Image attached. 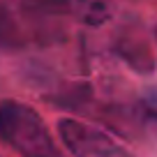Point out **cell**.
Listing matches in <instances>:
<instances>
[{"label":"cell","mask_w":157,"mask_h":157,"mask_svg":"<svg viewBox=\"0 0 157 157\" xmlns=\"http://www.w3.org/2000/svg\"><path fill=\"white\" fill-rule=\"evenodd\" d=\"M0 141L21 157H63L42 116L16 99L0 102Z\"/></svg>","instance_id":"cell-1"},{"label":"cell","mask_w":157,"mask_h":157,"mask_svg":"<svg viewBox=\"0 0 157 157\" xmlns=\"http://www.w3.org/2000/svg\"><path fill=\"white\" fill-rule=\"evenodd\" d=\"M58 132L63 143L74 157H132L109 134L86 123H78L74 118H63L58 123Z\"/></svg>","instance_id":"cell-2"},{"label":"cell","mask_w":157,"mask_h":157,"mask_svg":"<svg viewBox=\"0 0 157 157\" xmlns=\"http://www.w3.org/2000/svg\"><path fill=\"white\" fill-rule=\"evenodd\" d=\"M116 53L139 74H150L155 69V58H152L150 49L143 42L134 37H123L116 42Z\"/></svg>","instance_id":"cell-3"},{"label":"cell","mask_w":157,"mask_h":157,"mask_svg":"<svg viewBox=\"0 0 157 157\" xmlns=\"http://www.w3.org/2000/svg\"><path fill=\"white\" fill-rule=\"evenodd\" d=\"M23 5L33 12H63L67 10L69 0H25Z\"/></svg>","instance_id":"cell-4"},{"label":"cell","mask_w":157,"mask_h":157,"mask_svg":"<svg viewBox=\"0 0 157 157\" xmlns=\"http://www.w3.org/2000/svg\"><path fill=\"white\" fill-rule=\"evenodd\" d=\"M12 33H14V25H12L10 16H7L5 10H0V44H7Z\"/></svg>","instance_id":"cell-5"}]
</instances>
